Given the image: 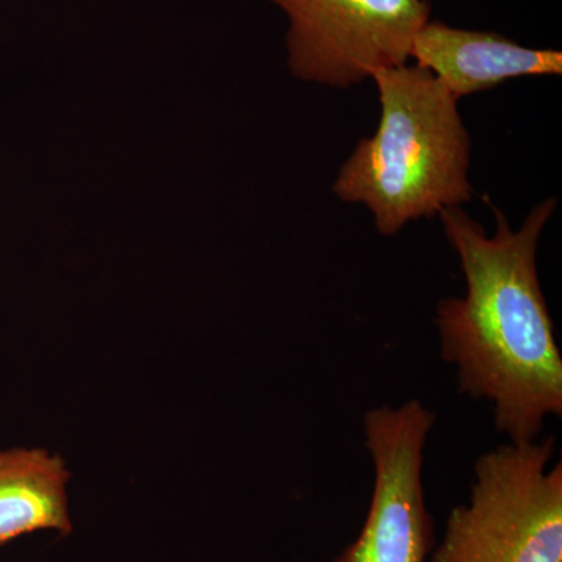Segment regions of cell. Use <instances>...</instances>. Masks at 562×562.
<instances>
[{
  "label": "cell",
  "instance_id": "1",
  "mask_svg": "<svg viewBox=\"0 0 562 562\" xmlns=\"http://www.w3.org/2000/svg\"><path fill=\"white\" fill-rule=\"evenodd\" d=\"M554 206L539 203L519 232L492 209L494 236L460 206L439 213L465 279L464 297L442 299L436 313L442 360L457 368L462 394L491 403L512 443L538 441L547 417L562 416L561 351L536 266Z\"/></svg>",
  "mask_w": 562,
  "mask_h": 562
},
{
  "label": "cell",
  "instance_id": "2",
  "mask_svg": "<svg viewBox=\"0 0 562 562\" xmlns=\"http://www.w3.org/2000/svg\"><path fill=\"white\" fill-rule=\"evenodd\" d=\"M382 117L339 171L333 192L364 203L376 231L394 236L408 222L472 201L471 138L458 99L420 66L373 74Z\"/></svg>",
  "mask_w": 562,
  "mask_h": 562
},
{
  "label": "cell",
  "instance_id": "3",
  "mask_svg": "<svg viewBox=\"0 0 562 562\" xmlns=\"http://www.w3.org/2000/svg\"><path fill=\"white\" fill-rule=\"evenodd\" d=\"M553 436L505 443L475 462L471 497L428 562H562V464Z\"/></svg>",
  "mask_w": 562,
  "mask_h": 562
},
{
  "label": "cell",
  "instance_id": "4",
  "mask_svg": "<svg viewBox=\"0 0 562 562\" xmlns=\"http://www.w3.org/2000/svg\"><path fill=\"white\" fill-rule=\"evenodd\" d=\"M286 13L288 65L305 81L349 88L412 58L427 0H269Z\"/></svg>",
  "mask_w": 562,
  "mask_h": 562
},
{
  "label": "cell",
  "instance_id": "5",
  "mask_svg": "<svg viewBox=\"0 0 562 562\" xmlns=\"http://www.w3.org/2000/svg\"><path fill=\"white\" fill-rule=\"evenodd\" d=\"M436 414L419 401L364 414L366 447L375 483L358 538L335 562H428L436 546L435 520L425 502L422 468Z\"/></svg>",
  "mask_w": 562,
  "mask_h": 562
},
{
  "label": "cell",
  "instance_id": "6",
  "mask_svg": "<svg viewBox=\"0 0 562 562\" xmlns=\"http://www.w3.org/2000/svg\"><path fill=\"white\" fill-rule=\"evenodd\" d=\"M412 58L457 99L517 77L562 72L561 52L530 49L497 33L461 31L439 21L422 25L413 40Z\"/></svg>",
  "mask_w": 562,
  "mask_h": 562
},
{
  "label": "cell",
  "instance_id": "7",
  "mask_svg": "<svg viewBox=\"0 0 562 562\" xmlns=\"http://www.w3.org/2000/svg\"><path fill=\"white\" fill-rule=\"evenodd\" d=\"M70 472L60 454L43 449L0 450V549L25 535L72 531Z\"/></svg>",
  "mask_w": 562,
  "mask_h": 562
}]
</instances>
